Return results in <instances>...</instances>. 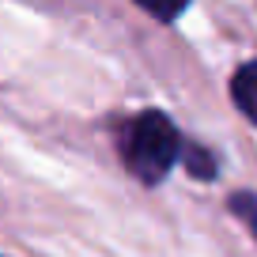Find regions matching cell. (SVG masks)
I'll use <instances>...</instances> for the list:
<instances>
[{"label":"cell","instance_id":"obj_1","mask_svg":"<svg viewBox=\"0 0 257 257\" xmlns=\"http://www.w3.org/2000/svg\"><path fill=\"white\" fill-rule=\"evenodd\" d=\"M182 155V133L163 110H144L121 133V159L144 185H159Z\"/></svg>","mask_w":257,"mask_h":257},{"label":"cell","instance_id":"obj_3","mask_svg":"<svg viewBox=\"0 0 257 257\" xmlns=\"http://www.w3.org/2000/svg\"><path fill=\"white\" fill-rule=\"evenodd\" d=\"M178 159L185 163V170H189L193 178H201V182H212L216 178V159H212V152L208 148H197V144H189V148H182V155Z\"/></svg>","mask_w":257,"mask_h":257},{"label":"cell","instance_id":"obj_4","mask_svg":"<svg viewBox=\"0 0 257 257\" xmlns=\"http://www.w3.org/2000/svg\"><path fill=\"white\" fill-rule=\"evenodd\" d=\"M231 212H238V216L253 227V234H257V197H249V193H234V197H231Z\"/></svg>","mask_w":257,"mask_h":257},{"label":"cell","instance_id":"obj_2","mask_svg":"<svg viewBox=\"0 0 257 257\" xmlns=\"http://www.w3.org/2000/svg\"><path fill=\"white\" fill-rule=\"evenodd\" d=\"M231 98H234V106L257 125V57L246 61L238 72L231 76Z\"/></svg>","mask_w":257,"mask_h":257}]
</instances>
